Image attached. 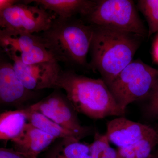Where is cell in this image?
<instances>
[{"label":"cell","mask_w":158,"mask_h":158,"mask_svg":"<svg viewBox=\"0 0 158 158\" xmlns=\"http://www.w3.org/2000/svg\"><path fill=\"white\" fill-rule=\"evenodd\" d=\"M0 158H27L16 152L13 148H1Z\"/></svg>","instance_id":"21"},{"label":"cell","mask_w":158,"mask_h":158,"mask_svg":"<svg viewBox=\"0 0 158 158\" xmlns=\"http://www.w3.org/2000/svg\"><path fill=\"white\" fill-rule=\"evenodd\" d=\"M32 2L41 6L56 17L69 19L79 15L81 19L91 11L95 1L90 0H35Z\"/></svg>","instance_id":"13"},{"label":"cell","mask_w":158,"mask_h":158,"mask_svg":"<svg viewBox=\"0 0 158 158\" xmlns=\"http://www.w3.org/2000/svg\"><path fill=\"white\" fill-rule=\"evenodd\" d=\"M152 55L155 62L158 63V35L153 44Z\"/></svg>","instance_id":"23"},{"label":"cell","mask_w":158,"mask_h":158,"mask_svg":"<svg viewBox=\"0 0 158 158\" xmlns=\"http://www.w3.org/2000/svg\"><path fill=\"white\" fill-rule=\"evenodd\" d=\"M48 50L58 62L90 69L87 61L93 26L76 17H56L50 27L39 35Z\"/></svg>","instance_id":"3"},{"label":"cell","mask_w":158,"mask_h":158,"mask_svg":"<svg viewBox=\"0 0 158 158\" xmlns=\"http://www.w3.org/2000/svg\"><path fill=\"white\" fill-rule=\"evenodd\" d=\"M23 109L29 123L56 139L75 138L81 141L82 138L87 136L85 134L74 131L63 127L42 114L30 110L27 107Z\"/></svg>","instance_id":"15"},{"label":"cell","mask_w":158,"mask_h":158,"mask_svg":"<svg viewBox=\"0 0 158 158\" xmlns=\"http://www.w3.org/2000/svg\"><path fill=\"white\" fill-rule=\"evenodd\" d=\"M106 134L110 143L118 148L135 144L157 133L149 125L130 120L120 116L108 122Z\"/></svg>","instance_id":"10"},{"label":"cell","mask_w":158,"mask_h":158,"mask_svg":"<svg viewBox=\"0 0 158 158\" xmlns=\"http://www.w3.org/2000/svg\"><path fill=\"white\" fill-rule=\"evenodd\" d=\"M155 129L156 130V131L157 132V133L158 134V126L157 128Z\"/></svg>","instance_id":"25"},{"label":"cell","mask_w":158,"mask_h":158,"mask_svg":"<svg viewBox=\"0 0 158 158\" xmlns=\"http://www.w3.org/2000/svg\"><path fill=\"white\" fill-rule=\"evenodd\" d=\"M158 78V69L138 59L133 60L108 87L125 113L129 105L142 100L148 95Z\"/></svg>","instance_id":"4"},{"label":"cell","mask_w":158,"mask_h":158,"mask_svg":"<svg viewBox=\"0 0 158 158\" xmlns=\"http://www.w3.org/2000/svg\"><path fill=\"white\" fill-rule=\"evenodd\" d=\"M35 91L27 89L15 73L12 62L3 58L0 62V102L20 106L34 98Z\"/></svg>","instance_id":"11"},{"label":"cell","mask_w":158,"mask_h":158,"mask_svg":"<svg viewBox=\"0 0 158 158\" xmlns=\"http://www.w3.org/2000/svg\"><path fill=\"white\" fill-rule=\"evenodd\" d=\"M106 134L95 132L93 142L90 144L91 158H118L117 150L110 146Z\"/></svg>","instance_id":"18"},{"label":"cell","mask_w":158,"mask_h":158,"mask_svg":"<svg viewBox=\"0 0 158 158\" xmlns=\"http://www.w3.org/2000/svg\"><path fill=\"white\" fill-rule=\"evenodd\" d=\"M142 100L144 118L150 122L158 121V78L152 90Z\"/></svg>","instance_id":"20"},{"label":"cell","mask_w":158,"mask_h":158,"mask_svg":"<svg viewBox=\"0 0 158 158\" xmlns=\"http://www.w3.org/2000/svg\"><path fill=\"white\" fill-rule=\"evenodd\" d=\"M56 139L28 122L21 134L11 142L12 148L18 153L27 158H37L50 147Z\"/></svg>","instance_id":"12"},{"label":"cell","mask_w":158,"mask_h":158,"mask_svg":"<svg viewBox=\"0 0 158 158\" xmlns=\"http://www.w3.org/2000/svg\"><path fill=\"white\" fill-rule=\"evenodd\" d=\"M19 2V1L15 0H0V12L10 8Z\"/></svg>","instance_id":"22"},{"label":"cell","mask_w":158,"mask_h":158,"mask_svg":"<svg viewBox=\"0 0 158 158\" xmlns=\"http://www.w3.org/2000/svg\"><path fill=\"white\" fill-rule=\"evenodd\" d=\"M152 158H158V146L155 152L154 153L153 157Z\"/></svg>","instance_id":"24"},{"label":"cell","mask_w":158,"mask_h":158,"mask_svg":"<svg viewBox=\"0 0 158 158\" xmlns=\"http://www.w3.org/2000/svg\"><path fill=\"white\" fill-rule=\"evenodd\" d=\"M29 122L23 109L7 111L0 115V139L11 141L21 134Z\"/></svg>","instance_id":"16"},{"label":"cell","mask_w":158,"mask_h":158,"mask_svg":"<svg viewBox=\"0 0 158 158\" xmlns=\"http://www.w3.org/2000/svg\"><path fill=\"white\" fill-rule=\"evenodd\" d=\"M137 9L145 17L148 26L149 37L158 32V0H139L137 2Z\"/></svg>","instance_id":"19"},{"label":"cell","mask_w":158,"mask_h":158,"mask_svg":"<svg viewBox=\"0 0 158 158\" xmlns=\"http://www.w3.org/2000/svg\"><path fill=\"white\" fill-rule=\"evenodd\" d=\"M81 19L88 24L130 32L144 37L148 35L132 0H96L90 13Z\"/></svg>","instance_id":"5"},{"label":"cell","mask_w":158,"mask_h":158,"mask_svg":"<svg viewBox=\"0 0 158 158\" xmlns=\"http://www.w3.org/2000/svg\"><path fill=\"white\" fill-rule=\"evenodd\" d=\"M57 89L65 91L77 113L92 119L120 117L125 114L102 78L88 77L72 69L62 70L57 82Z\"/></svg>","instance_id":"2"},{"label":"cell","mask_w":158,"mask_h":158,"mask_svg":"<svg viewBox=\"0 0 158 158\" xmlns=\"http://www.w3.org/2000/svg\"><path fill=\"white\" fill-rule=\"evenodd\" d=\"M56 17L41 6L19 2L0 12L1 30L34 34L43 33L50 27Z\"/></svg>","instance_id":"6"},{"label":"cell","mask_w":158,"mask_h":158,"mask_svg":"<svg viewBox=\"0 0 158 158\" xmlns=\"http://www.w3.org/2000/svg\"><path fill=\"white\" fill-rule=\"evenodd\" d=\"M158 146L157 132L136 142L125 147L118 148V158H152L154 151Z\"/></svg>","instance_id":"17"},{"label":"cell","mask_w":158,"mask_h":158,"mask_svg":"<svg viewBox=\"0 0 158 158\" xmlns=\"http://www.w3.org/2000/svg\"><path fill=\"white\" fill-rule=\"evenodd\" d=\"M15 73L27 89L36 91L53 88L57 89V82L62 69L57 61L26 65L14 56H9Z\"/></svg>","instance_id":"9"},{"label":"cell","mask_w":158,"mask_h":158,"mask_svg":"<svg viewBox=\"0 0 158 158\" xmlns=\"http://www.w3.org/2000/svg\"><path fill=\"white\" fill-rule=\"evenodd\" d=\"M90 69L97 71L107 86L133 60L145 37L134 33L93 25Z\"/></svg>","instance_id":"1"},{"label":"cell","mask_w":158,"mask_h":158,"mask_svg":"<svg viewBox=\"0 0 158 158\" xmlns=\"http://www.w3.org/2000/svg\"><path fill=\"white\" fill-rule=\"evenodd\" d=\"M45 151L42 158H91L90 144L75 138H62Z\"/></svg>","instance_id":"14"},{"label":"cell","mask_w":158,"mask_h":158,"mask_svg":"<svg viewBox=\"0 0 158 158\" xmlns=\"http://www.w3.org/2000/svg\"><path fill=\"white\" fill-rule=\"evenodd\" d=\"M0 45L8 56H15L26 65L56 61L39 35L0 30Z\"/></svg>","instance_id":"7"},{"label":"cell","mask_w":158,"mask_h":158,"mask_svg":"<svg viewBox=\"0 0 158 158\" xmlns=\"http://www.w3.org/2000/svg\"><path fill=\"white\" fill-rule=\"evenodd\" d=\"M56 89L48 96L27 107L42 114L47 118L68 129L89 135L92 132L90 127L83 126L77 117V113L66 95Z\"/></svg>","instance_id":"8"}]
</instances>
